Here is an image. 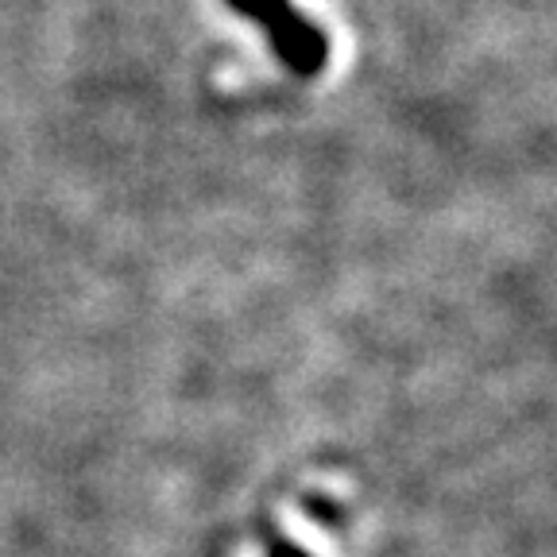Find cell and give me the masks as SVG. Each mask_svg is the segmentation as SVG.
<instances>
[{
  "label": "cell",
  "instance_id": "7a4b0ae2",
  "mask_svg": "<svg viewBox=\"0 0 557 557\" xmlns=\"http://www.w3.org/2000/svg\"><path fill=\"white\" fill-rule=\"evenodd\" d=\"M283 527H287V534L298 542V546L310 549V557H337V546H333L330 534H325L313 519H306L298 507H283Z\"/></svg>",
  "mask_w": 557,
  "mask_h": 557
},
{
  "label": "cell",
  "instance_id": "6da1fadb",
  "mask_svg": "<svg viewBox=\"0 0 557 557\" xmlns=\"http://www.w3.org/2000/svg\"><path fill=\"white\" fill-rule=\"evenodd\" d=\"M240 16H252L256 24L268 27L271 44L298 74H313V70H322L325 62V35L318 24L302 16V12L290 4V0H228Z\"/></svg>",
  "mask_w": 557,
  "mask_h": 557
}]
</instances>
